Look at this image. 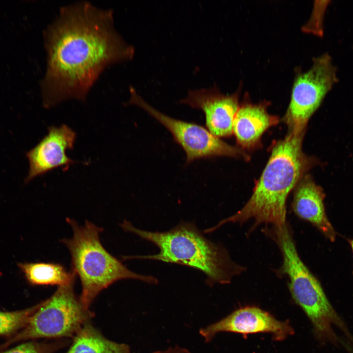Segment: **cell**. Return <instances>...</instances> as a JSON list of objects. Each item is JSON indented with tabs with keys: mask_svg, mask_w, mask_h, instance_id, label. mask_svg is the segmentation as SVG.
Masks as SVG:
<instances>
[{
	"mask_svg": "<svg viewBox=\"0 0 353 353\" xmlns=\"http://www.w3.org/2000/svg\"><path fill=\"white\" fill-rule=\"evenodd\" d=\"M46 69L40 82L43 105L84 101L105 69L132 58V47L114 27L111 9L81 1L61 7L45 30Z\"/></svg>",
	"mask_w": 353,
	"mask_h": 353,
	"instance_id": "obj_1",
	"label": "cell"
},
{
	"mask_svg": "<svg viewBox=\"0 0 353 353\" xmlns=\"http://www.w3.org/2000/svg\"><path fill=\"white\" fill-rule=\"evenodd\" d=\"M305 131H288L273 146L270 157L245 205L233 215L222 221L242 224L254 220L252 228L262 224L281 227L286 224V202L291 190L318 160L302 149Z\"/></svg>",
	"mask_w": 353,
	"mask_h": 353,
	"instance_id": "obj_2",
	"label": "cell"
},
{
	"mask_svg": "<svg viewBox=\"0 0 353 353\" xmlns=\"http://www.w3.org/2000/svg\"><path fill=\"white\" fill-rule=\"evenodd\" d=\"M121 227L159 249L156 254L125 258L153 259L194 268L206 275V283L210 286L217 283L227 284L243 270L232 261L223 247L206 238L192 222L182 221L165 232L140 229L126 220Z\"/></svg>",
	"mask_w": 353,
	"mask_h": 353,
	"instance_id": "obj_3",
	"label": "cell"
},
{
	"mask_svg": "<svg viewBox=\"0 0 353 353\" xmlns=\"http://www.w3.org/2000/svg\"><path fill=\"white\" fill-rule=\"evenodd\" d=\"M266 231L275 240L282 256L279 272L288 277L292 297L311 322L317 339L322 343L339 345V336L333 326L344 336L353 339L346 324L331 304L320 282L301 260L288 226H273L271 230Z\"/></svg>",
	"mask_w": 353,
	"mask_h": 353,
	"instance_id": "obj_4",
	"label": "cell"
},
{
	"mask_svg": "<svg viewBox=\"0 0 353 353\" xmlns=\"http://www.w3.org/2000/svg\"><path fill=\"white\" fill-rule=\"evenodd\" d=\"M66 221L73 235L60 241L70 252L72 270L80 278L82 292L79 298L86 308L89 309L101 291L119 280L134 279L157 283V279L152 276L132 272L104 249L100 239L102 228L88 221L83 226L68 218Z\"/></svg>",
	"mask_w": 353,
	"mask_h": 353,
	"instance_id": "obj_5",
	"label": "cell"
},
{
	"mask_svg": "<svg viewBox=\"0 0 353 353\" xmlns=\"http://www.w3.org/2000/svg\"><path fill=\"white\" fill-rule=\"evenodd\" d=\"M75 279L59 286L50 298L42 302L27 325L0 346V351L23 340L75 336L93 315L75 293Z\"/></svg>",
	"mask_w": 353,
	"mask_h": 353,
	"instance_id": "obj_6",
	"label": "cell"
},
{
	"mask_svg": "<svg viewBox=\"0 0 353 353\" xmlns=\"http://www.w3.org/2000/svg\"><path fill=\"white\" fill-rule=\"evenodd\" d=\"M338 81L337 68L328 53L313 59L310 69L295 78L283 118L289 131H305L309 119Z\"/></svg>",
	"mask_w": 353,
	"mask_h": 353,
	"instance_id": "obj_7",
	"label": "cell"
},
{
	"mask_svg": "<svg viewBox=\"0 0 353 353\" xmlns=\"http://www.w3.org/2000/svg\"><path fill=\"white\" fill-rule=\"evenodd\" d=\"M129 90L130 99L127 104L142 108L171 132L185 151L187 164L200 158L219 156L249 158L245 152L224 142L202 126L164 114L147 103L133 88L131 87Z\"/></svg>",
	"mask_w": 353,
	"mask_h": 353,
	"instance_id": "obj_8",
	"label": "cell"
},
{
	"mask_svg": "<svg viewBox=\"0 0 353 353\" xmlns=\"http://www.w3.org/2000/svg\"><path fill=\"white\" fill-rule=\"evenodd\" d=\"M221 332H231L244 335L259 333L272 334L275 341H282L294 334L288 321H280L256 306L238 309L219 321L200 330L205 343L210 342Z\"/></svg>",
	"mask_w": 353,
	"mask_h": 353,
	"instance_id": "obj_9",
	"label": "cell"
},
{
	"mask_svg": "<svg viewBox=\"0 0 353 353\" xmlns=\"http://www.w3.org/2000/svg\"><path fill=\"white\" fill-rule=\"evenodd\" d=\"M76 137V132L66 125L49 126L48 133L26 153L29 170L25 183L53 169H67L75 163L66 151L73 149Z\"/></svg>",
	"mask_w": 353,
	"mask_h": 353,
	"instance_id": "obj_10",
	"label": "cell"
},
{
	"mask_svg": "<svg viewBox=\"0 0 353 353\" xmlns=\"http://www.w3.org/2000/svg\"><path fill=\"white\" fill-rule=\"evenodd\" d=\"M238 93L225 95L216 88L188 91L180 103L202 110L207 129L218 138L228 137L233 133V124L238 109Z\"/></svg>",
	"mask_w": 353,
	"mask_h": 353,
	"instance_id": "obj_11",
	"label": "cell"
},
{
	"mask_svg": "<svg viewBox=\"0 0 353 353\" xmlns=\"http://www.w3.org/2000/svg\"><path fill=\"white\" fill-rule=\"evenodd\" d=\"M292 204L295 213L317 227L331 242L336 232L326 215L324 203L325 194L309 175H305L295 186Z\"/></svg>",
	"mask_w": 353,
	"mask_h": 353,
	"instance_id": "obj_12",
	"label": "cell"
},
{
	"mask_svg": "<svg viewBox=\"0 0 353 353\" xmlns=\"http://www.w3.org/2000/svg\"><path fill=\"white\" fill-rule=\"evenodd\" d=\"M264 103H242L239 106L233 124V132L242 148L253 149L259 146L264 132L276 125L278 118L270 114Z\"/></svg>",
	"mask_w": 353,
	"mask_h": 353,
	"instance_id": "obj_13",
	"label": "cell"
},
{
	"mask_svg": "<svg viewBox=\"0 0 353 353\" xmlns=\"http://www.w3.org/2000/svg\"><path fill=\"white\" fill-rule=\"evenodd\" d=\"M67 353H130L128 345L111 341L88 322L74 336Z\"/></svg>",
	"mask_w": 353,
	"mask_h": 353,
	"instance_id": "obj_14",
	"label": "cell"
},
{
	"mask_svg": "<svg viewBox=\"0 0 353 353\" xmlns=\"http://www.w3.org/2000/svg\"><path fill=\"white\" fill-rule=\"evenodd\" d=\"M18 266L27 281L34 285L61 286L70 282L76 276L72 270L67 272L59 264L19 263Z\"/></svg>",
	"mask_w": 353,
	"mask_h": 353,
	"instance_id": "obj_15",
	"label": "cell"
},
{
	"mask_svg": "<svg viewBox=\"0 0 353 353\" xmlns=\"http://www.w3.org/2000/svg\"><path fill=\"white\" fill-rule=\"evenodd\" d=\"M42 302L23 310L4 312L0 311V335H10L22 329L31 316L38 309Z\"/></svg>",
	"mask_w": 353,
	"mask_h": 353,
	"instance_id": "obj_16",
	"label": "cell"
},
{
	"mask_svg": "<svg viewBox=\"0 0 353 353\" xmlns=\"http://www.w3.org/2000/svg\"><path fill=\"white\" fill-rule=\"evenodd\" d=\"M64 345L62 342L44 343L30 341L0 353H53Z\"/></svg>",
	"mask_w": 353,
	"mask_h": 353,
	"instance_id": "obj_17",
	"label": "cell"
},
{
	"mask_svg": "<svg viewBox=\"0 0 353 353\" xmlns=\"http://www.w3.org/2000/svg\"><path fill=\"white\" fill-rule=\"evenodd\" d=\"M153 353H191L188 350L186 349L182 348L178 346L175 347H170L168 349L163 350L159 351L154 352Z\"/></svg>",
	"mask_w": 353,
	"mask_h": 353,
	"instance_id": "obj_18",
	"label": "cell"
},
{
	"mask_svg": "<svg viewBox=\"0 0 353 353\" xmlns=\"http://www.w3.org/2000/svg\"><path fill=\"white\" fill-rule=\"evenodd\" d=\"M346 349L348 353H353V343L349 344Z\"/></svg>",
	"mask_w": 353,
	"mask_h": 353,
	"instance_id": "obj_19",
	"label": "cell"
},
{
	"mask_svg": "<svg viewBox=\"0 0 353 353\" xmlns=\"http://www.w3.org/2000/svg\"><path fill=\"white\" fill-rule=\"evenodd\" d=\"M348 242L351 246L353 253V239H349Z\"/></svg>",
	"mask_w": 353,
	"mask_h": 353,
	"instance_id": "obj_20",
	"label": "cell"
}]
</instances>
